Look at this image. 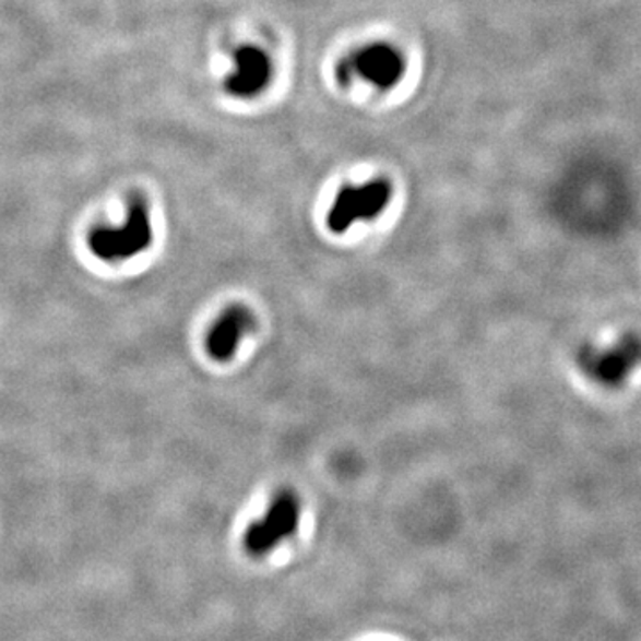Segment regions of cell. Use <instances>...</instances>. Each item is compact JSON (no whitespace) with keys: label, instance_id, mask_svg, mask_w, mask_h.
I'll list each match as a JSON object with an SVG mask.
<instances>
[{"label":"cell","instance_id":"3","mask_svg":"<svg viewBox=\"0 0 641 641\" xmlns=\"http://www.w3.org/2000/svg\"><path fill=\"white\" fill-rule=\"evenodd\" d=\"M391 198L392 183L385 179L346 186L333 200L327 216V225L333 234H344L355 223L377 219L389 207Z\"/></svg>","mask_w":641,"mask_h":641},{"label":"cell","instance_id":"7","mask_svg":"<svg viewBox=\"0 0 641 641\" xmlns=\"http://www.w3.org/2000/svg\"><path fill=\"white\" fill-rule=\"evenodd\" d=\"M641 344L620 343L609 352H583L579 357V364L583 371L593 380L604 385H615L627 377L634 364L640 363Z\"/></svg>","mask_w":641,"mask_h":641},{"label":"cell","instance_id":"4","mask_svg":"<svg viewBox=\"0 0 641 641\" xmlns=\"http://www.w3.org/2000/svg\"><path fill=\"white\" fill-rule=\"evenodd\" d=\"M339 75L344 81L357 78L378 90H391L405 75V59L392 45H367L353 52L346 63L341 64Z\"/></svg>","mask_w":641,"mask_h":641},{"label":"cell","instance_id":"2","mask_svg":"<svg viewBox=\"0 0 641 641\" xmlns=\"http://www.w3.org/2000/svg\"><path fill=\"white\" fill-rule=\"evenodd\" d=\"M301 521V499L295 490L284 488L271 499L264 515L251 522L245 533V549L253 558H262L275 550L280 544L289 541L298 531Z\"/></svg>","mask_w":641,"mask_h":641},{"label":"cell","instance_id":"5","mask_svg":"<svg viewBox=\"0 0 641 641\" xmlns=\"http://www.w3.org/2000/svg\"><path fill=\"white\" fill-rule=\"evenodd\" d=\"M256 313L247 305L234 304L223 310L205 337V349L214 363H230L242 341L256 332Z\"/></svg>","mask_w":641,"mask_h":641},{"label":"cell","instance_id":"1","mask_svg":"<svg viewBox=\"0 0 641 641\" xmlns=\"http://www.w3.org/2000/svg\"><path fill=\"white\" fill-rule=\"evenodd\" d=\"M154 242L149 205L134 198L127 209L126 222L118 227H97L87 237V247L98 261L121 264L145 253Z\"/></svg>","mask_w":641,"mask_h":641},{"label":"cell","instance_id":"6","mask_svg":"<svg viewBox=\"0 0 641 641\" xmlns=\"http://www.w3.org/2000/svg\"><path fill=\"white\" fill-rule=\"evenodd\" d=\"M273 78V63L270 56L259 47L247 45L234 56V68L225 81L232 97L251 98L261 95L270 86Z\"/></svg>","mask_w":641,"mask_h":641}]
</instances>
